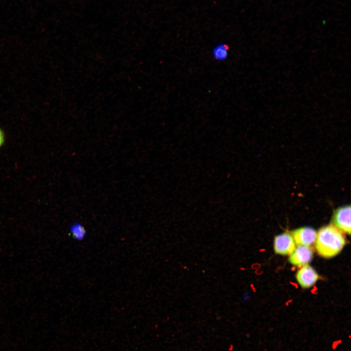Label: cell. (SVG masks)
<instances>
[{
	"label": "cell",
	"instance_id": "277c9868",
	"mask_svg": "<svg viewBox=\"0 0 351 351\" xmlns=\"http://www.w3.org/2000/svg\"><path fill=\"white\" fill-rule=\"evenodd\" d=\"M289 255V261L292 265L303 266L312 260L313 252L309 246L298 245Z\"/></svg>",
	"mask_w": 351,
	"mask_h": 351
},
{
	"label": "cell",
	"instance_id": "52a82bcc",
	"mask_svg": "<svg viewBox=\"0 0 351 351\" xmlns=\"http://www.w3.org/2000/svg\"><path fill=\"white\" fill-rule=\"evenodd\" d=\"M5 140L3 131L0 128V148L3 145Z\"/></svg>",
	"mask_w": 351,
	"mask_h": 351
},
{
	"label": "cell",
	"instance_id": "8992f818",
	"mask_svg": "<svg viewBox=\"0 0 351 351\" xmlns=\"http://www.w3.org/2000/svg\"><path fill=\"white\" fill-rule=\"evenodd\" d=\"M317 233L310 227H301L293 231L292 235L297 245L309 246L315 243Z\"/></svg>",
	"mask_w": 351,
	"mask_h": 351
},
{
	"label": "cell",
	"instance_id": "7a4b0ae2",
	"mask_svg": "<svg viewBox=\"0 0 351 351\" xmlns=\"http://www.w3.org/2000/svg\"><path fill=\"white\" fill-rule=\"evenodd\" d=\"M332 225L342 232L351 234V206L346 205L336 209L332 217Z\"/></svg>",
	"mask_w": 351,
	"mask_h": 351
},
{
	"label": "cell",
	"instance_id": "ba28073f",
	"mask_svg": "<svg viewBox=\"0 0 351 351\" xmlns=\"http://www.w3.org/2000/svg\"><path fill=\"white\" fill-rule=\"evenodd\" d=\"M342 340H341V339H338V340H337L334 341L332 343V349L333 350H335V349L337 348L339 344H340L342 343Z\"/></svg>",
	"mask_w": 351,
	"mask_h": 351
},
{
	"label": "cell",
	"instance_id": "3957f363",
	"mask_svg": "<svg viewBox=\"0 0 351 351\" xmlns=\"http://www.w3.org/2000/svg\"><path fill=\"white\" fill-rule=\"evenodd\" d=\"M295 247V243L292 236L289 233H284L274 237L273 249L277 254L290 255Z\"/></svg>",
	"mask_w": 351,
	"mask_h": 351
},
{
	"label": "cell",
	"instance_id": "5b68a950",
	"mask_svg": "<svg viewBox=\"0 0 351 351\" xmlns=\"http://www.w3.org/2000/svg\"><path fill=\"white\" fill-rule=\"evenodd\" d=\"M318 274L315 270L308 264L303 266L296 274L298 283L304 289L312 286L318 280Z\"/></svg>",
	"mask_w": 351,
	"mask_h": 351
},
{
	"label": "cell",
	"instance_id": "6da1fadb",
	"mask_svg": "<svg viewBox=\"0 0 351 351\" xmlns=\"http://www.w3.org/2000/svg\"><path fill=\"white\" fill-rule=\"evenodd\" d=\"M315 242L318 254L329 258L335 256L341 251L346 240L343 232L330 224L319 229Z\"/></svg>",
	"mask_w": 351,
	"mask_h": 351
}]
</instances>
